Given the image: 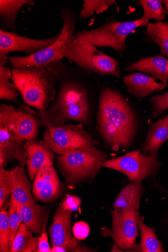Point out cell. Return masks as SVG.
<instances>
[{"label":"cell","mask_w":168,"mask_h":252,"mask_svg":"<svg viewBox=\"0 0 168 252\" xmlns=\"http://www.w3.org/2000/svg\"><path fill=\"white\" fill-rule=\"evenodd\" d=\"M33 112L47 128L63 126L69 120L86 124L90 116L88 91L74 81L63 82L54 102L44 111Z\"/></svg>","instance_id":"cell-1"},{"label":"cell","mask_w":168,"mask_h":252,"mask_svg":"<svg viewBox=\"0 0 168 252\" xmlns=\"http://www.w3.org/2000/svg\"><path fill=\"white\" fill-rule=\"evenodd\" d=\"M63 26L58 40L50 47L27 57H10L9 58L13 68L44 67L56 76L62 75L67 66L62 63L67 46L73 41L77 18L76 13L66 8L62 10Z\"/></svg>","instance_id":"cell-2"},{"label":"cell","mask_w":168,"mask_h":252,"mask_svg":"<svg viewBox=\"0 0 168 252\" xmlns=\"http://www.w3.org/2000/svg\"><path fill=\"white\" fill-rule=\"evenodd\" d=\"M55 76L44 67H24L12 70V80L23 101L38 111L45 110L55 99Z\"/></svg>","instance_id":"cell-3"},{"label":"cell","mask_w":168,"mask_h":252,"mask_svg":"<svg viewBox=\"0 0 168 252\" xmlns=\"http://www.w3.org/2000/svg\"><path fill=\"white\" fill-rule=\"evenodd\" d=\"M107 154L94 147L90 150L56 157L57 167L71 188L94 179L106 161Z\"/></svg>","instance_id":"cell-4"},{"label":"cell","mask_w":168,"mask_h":252,"mask_svg":"<svg viewBox=\"0 0 168 252\" xmlns=\"http://www.w3.org/2000/svg\"><path fill=\"white\" fill-rule=\"evenodd\" d=\"M149 21L144 16L131 21L111 20L98 28L77 32L74 40L87 42L97 48H110L123 54L127 49V36L138 28L148 27Z\"/></svg>","instance_id":"cell-5"},{"label":"cell","mask_w":168,"mask_h":252,"mask_svg":"<svg viewBox=\"0 0 168 252\" xmlns=\"http://www.w3.org/2000/svg\"><path fill=\"white\" fill-rule=\"evenodd\" d=\"M98 116L110 123L130 145L136 133L137 122L131 106L122 94L110 87L103 88L100 93Z\"/></svg>","instance_id":"cell-6"},{"label":"cell","mask_w":168,"mask_h":252,"mask_svg":"<svg viewBox=\"0 0 168 252\" xmlns=\"http://www.w3.org/2000/svg\"><path fill=\"white\" fill-rule=\"evenodd\" d=\"M64 57L87 73L121 77L119 62L87 42L73 40L66 47Z\"/></svg>","instance_id":"cell-7"},{"label":"cell","mask_w":168,"mask_h":252,"mask_svg":"<svg viewBox=\"0 0 168 252\" xmlns=\"http://www.w3.org/2000/svg\"><path fill=\"white\" fill-rule=\"evenodd\" d=\"M43 139L54 152L61 156L87 151L98 144L92 135L84 129L82 124L47 128Z\"/></svg>","instance_id":"cell-8"},{"label":"cell","mask_w":168,"mask_h":252,"mask_svg":"<svg viewBox=\"0 0 168 252\" xmlns=\"http://www.w3.org/2000/svg\"><path fill=\"white\" fill-rule=\"evenodd\" d=\"M0 125L22 142L36 140L43 126L40 118L29 107L16 108L5 104L0 105Z\"/></svg>","instance_id":"cell-9"},{"label":"cell","mask_w":168,"mask_h":252,"mask_svg":"<svg viewBox=\"0 0 168 252\" xmlns=\"http://www.w3.org/2000/svg\"><path fill=\"white\" fill-rule=\"evenodd\" d=\"M161 162L158 157L144 153L141 149L106 161L103 167L121 172L131 181H141L156 175Z\"/></svg>","instance_id":"cell-10"},{"label":"cell","mask_w":168,"mask_h":252,"mask_svg":"<svg viewBox=\"0 0 168 252\" xmlns=\"http://www.w3.org/2000/svg\"><path fill=\"white\" fill-rule=\"evenodd\" d=\"M137 210L130 208L123 213L111 211L112 217L111 230L104 227L101 234L112 237L114 242L123 250H133L140 252V244L135 242L138 237Z\"/></svg>","instance_id":"cell-11"},{"label":"cell","mask_w":168,"mask_h":252,"mask_svg":"<svg viewBox=\"0 0 168 252\" xmlns=\"http://www.w3.org/2000/svg\"><path fill=\"white\" fill-rule=\"evenodd\" d=\"M61 32L57 35L44 39H34L18 35L16 33L0 30V65H5L9 55L21 52L33 55L50 47L59 38Z\"/></svg>","instance_id":"cell-12"},{"label":"cell","mask_w":168,"mask_h":252,"mask_svg":"<svg viewBox=\"0 0 168 252\" xmlns=\"http://www.w3.org/2000/svg\"><path fill=\"white\" fill-rule=\"evenodd\" d=\"M65 191V186L53 163L46 165L37 172L33 186V195L36 200L52 202L61 197Z\"/></svg>","instance_id":"cell-13"},{"label":"cell","mask_w":168,"mask_h":252,"mask_svg":"<svg viewBox=\"0 0 168 252\" xmlns=\"http://www.w3.org/2000/svg\"><path fill=\"white\" fill-rule=\"evenodd\" d=\"M71 214L64 210L61 204L57 208L49 228L52 248L61 247L66 252H75L81 245L80 241L72 233Z\"/></svg>","instance_id":"cell-14"},{"label":"cell","mask_w":168,"mask_h":252,"mask_svg":"<svg viewBox=\"0 0 168 252\" xmlns=\"http://www.w3.org/2000/svg\"><path fill=\"white\" fill-rule=\"evenodd\" d=\"M27 159V153L22 142L0 125V167L5 168L14 160L24 167Z\"/></svg>","instance_id":"cell-15"},{"label":"cell","mask_w":168,"mask_h":252,"mask_svg":"<svg viewBox=\"0 0 168 252\" xmlns=\"http://www.w3.org/2000/svg\"><path fill=\"white\" fill-rule=\"evenodd\" d=\"M24 147L27 153L26 165L30 178L33 180L39 170L49 163L54 164V152L45 142L36 140L27 141Z\"/></svg>","instance_id":"cell-16"},{"label":"cell","mask_w":168,"mask_h":252,"mask_svg":"<svg viewBox=\"0 0 168 252\" xmlns=\"http://www.w3.org/2000/svg\"><path fill=\"white\" fill-rule=\"evenodd\" d=\"M50 210L49 206L39 205L33 198L29 203L20 205L22 223L33 233L41 235L46 230Z\"/></svg>","instance_id":"cell-17"},{"label":"cell","mask_w":168,"mask_h":252,"mask_svg":"<svg viewBox=\"0 0 168 252\" xmlns=\"http://www.w3.org/2000/svg\"><path fill=\"white\" fill-rule=\"evenodd\" d=\"M155 77L141 73H133L124 78L127 91L137 99L145 98L148 96L166 88L168 84L156 82Z\"/></svg>","instance_id":"cell-18"},{"label":"cell","mask_w":168,"mask_h":252,"mask_svg":"<svg viewBox=\"0 0 168 252\" xmlns=\"http://www.w3.org/2000/svg\"><path fill=\"white\" fill-rule=\"evenodd\" d=\"M125 70L151 74L164 84H167L168 81V59L163 55L141 58L138 61L127 65Z\"/></svg>","instance_id":"cell-19"},{"label":"cell","mask_w":168,"mask_h":252,"mask_svg":"<svg viewBox=\"0 0 168 252\" xmlns=\"http://www.w3.org/2000/svg\"><path fill=\"white\" fill-rule=\"evenodd\" d=\"M167 140L168 114L150 126L146 139L142 145V152L157 157L159 150Z\"/></svg>","instance_id":"cell-20"},{"label":"cell","mask_w":168,"mask_h":252,"mask_svg":"<svg viewBox=\"0 0 168 252\" xmlns=\"http://www.w3.org/2000/svg\"><path fill=\"white\" fill-rule=\"evenodd\" d=\"M11 196L20 205L29 203L34 198L32 194L33 187L28 179L24 167L17 166L10 170Z\"/></svg>","instance_id":"cell-21"},{"label":"cell","mask_w":168,"mask_h":252,"mask_svg":"<svg viewBox=\"0 0 168 252\" xmlns=\"http://www.w3.org/2000/svg\"><path fill=\"white\" fill-rule=\"evenodd\" d=\"M143 190L141 181H131L115 198L114 210L118 213H123L130 208L139 211Z\"/></svg>","instance_id":"cell-22"},{"label":"cell","mask_w":168,"mask_h":252,"mask_svg":"<svg viewBox=\"0 0 168 252\" xmlns=\"http://www.w3.org/2000/svg\"><path fill=\"white\" fill-rule=\"evenodd\" d=\"M27 5L34 6L35 3L33 0H1L0 17L2 27L5 30L11 31L12 32H15L18 12Z\"/></svg>","instance_id":"cell-23"},{"label":"cell","mask_w":168,"mask_h":252,"mask_svg":"<svg viewBox=\"0 0 168 252\" xmlns=\"http://www.w3.org/2000/svg\"><path fill=\"white\" fill-rule=\"evenodd\" d=\"M97 129L102 139L111 147L113 150L118 151L122 148L129 146L116 128L100 116H98Z\"/></svg>","instance_id":"cell-24"},{"label":"cell","mask_w":168,"mask_h":252,"mask_svg":"<svg viewBox=\"0 0 168 252\" xmlns=\"http://www.w3.org/2000/svg\"><path fill=\"white\" fill-rule=\"evenodd\" d=\"M138 227L140 235V252H165L162 243L157 239L155 234V229L147 225L142 221L139 211L136 213Z\"/></svg>","instance_id":"cell-25"},{"label":"cell","mask_w":168,"mask_h":252,"mask_svg":"<svg viewBox=\"0 0 168 252\" xmlns=\"http://www.w3.org/2000/svg\"><path fill=\"white\" fill-rule=\"evenodd\" d=\"M144 34L146 40L158 45L162 54L168 57V22H150Z\"/></svg>","instance_id":"cell-26"},{"label":"cell","mask_w":168,"mask_h":252,"mask_svg":"<svg viewBox=\"0 0 168 252\" xmlns=\"http://www.w3.org/2000/svg\"><path fill=\"white\" fill-rule=\"evenodd\" d=\"M39 239V237H34L33 233L22 223L14 239L10 252H36Z\"/></svg>","instance_id":"cell-27"},{"label":"cell","mask_w":168,"mask_h":252,"mask_svg":"<svg viewBox=\"0 0 168 252\" xmlns=\"http://www.w3.org/2000/svg\"><path fill=\"white\" fill-rule=\"evenodd\" d=\"M12 71L5 65H0V99L17 103L18 97L21 95L16 85L10 82Z\"/></svg>","instance_id":"cell-28"},{"label":"cell","mask_w":168,"mask_h":252,"mask_svg":"<svg viewBox=\"0 0 168 252\" xmlns=\"http://www.w3.org/2000/svg\"><path fill=\"white\" fill-rule=\"evenodd\" d=\"M136 4L142 7L143 16L150 20L154 19L157 22H160L164 20L168 14L161 0H138Z\"/></svg>","instance_id":"cell-29"},{"label":"cell","mask_w":168,"mask_h":252,"mask_svg":"<svg viewBox=\"0 0 168 252\" xmlns=\"http://www.w3.org/2000/svg\"><path fill=\"white\" fill-rule=\"evenodd\" d=\"M116 3L114 0H84L80 17L86 19L95 13L102 14Z\"/></svg>","instance_id":"cell-30"},{"label":"cell","mask_w":168,"mask_h":252,"mask_svg":"<svg viewBox=\"0 0 168 252\" xmlns=\"http://www.w3.org/2000/svg\"><path fill=\"white\" fill-rule=\"evenodd\" d=\"M8 221L10 227V247H12L15 237L22 223L20 205L11 196L9 200Z\"/></svg>","instance_id":"cell-31"},{"label":"cell","mask_w":168,"mask_h":252,"mask_svg":"<svg viewBox=\"0 0 168 252\" xmlns=\"http://www.w3.org/2000/svg\"><path fill=\"white\" fill-rule=\"evenodd\" d=\"M0 252H10L8 212L4 210L0 213Z\"/></svg>","instance_id":"cell-32"},{"label":"cell","mask_w":168,"mask_h":252,"mask_svg":"<svg viewBox=\"0 0 168 252\" xmlns=\"http://www.w3.org/2000/svg\"><path fill=\"white\" fill-rule=\"evenodd\" d=\"M11 188L10 170L0 167V209L2 210L3 206L11 195Z\"/></svg>","instance_id":"cell-33"},{"label":"cell","mask_w":168,"mask_h":252,"mask_svg":"<svg viewBox=\"0 0 168 252\" xmlns=\"http://www.w3.org/2000/svg\"><path fill=\"white\" fill-rule=\"evenodd\" d=\"M153 106L151 118L156 119L168 109V91L162 95H156L148 100Z\"/></svg>","instance_id":"cell-34"},{"label":"cell","mask_w":168,"mask_h":252,"mask_svg":"<svg viewBox=\"0 0 168 252\" xmlns=\"http://www.w3.org/2000/svg\"><path fill=\"white\" fill-rule=\"evenodd\" d=\"M81 204V199L76 196H67L62 202L63 208L68 212L73 213L77 211Z\"/></svg>","instance_id":"cell-35"},{"label":"cell","mask_w":168,"mask_h":252,"mask_svg":"<svg viewBox=\"0 0 168 252\" xmlns=\"http://www.w3.org/2000/svg\"><path fill=\"white\" fill-rule=\"evenodd\" d=\"M74 237L78 240H84L89 235L90 227L89 225L83 221H79L75 224L73 228Z\"/></svg>","instance_id":"cell-36"},{"label":"cell","mask_w":168,"mask_h":252,"mask_svg":"<svg viewBox=\"0 0 168 252\" xmlns=\"http://www.w3.org/2000/svg\"><path fill=\"white\" fill-rule=\"evenodd\" d=\"M36 252H52V249L48 241L47 232L45 231L43 232L39 237L38 248Z\"/></svg>","instance_id":"cell-37"},{"label":"cell","mask_w":168,"mask_h":252,"mask_svg":"<svg viewBox=\"0 0 168 252\" xmlns=\"http://www.w3.org/2000/svg\"><path fill=\"white\" fill-rule=\"evenodd\" d=\"M92 250L89 249L88 248L86 247H83L80 245L75 251V252H92Z\"/></svg>","instance_id":"cell-38"},{"label":"cell","mask_w":168,"mask_h":252,"mask_svg":"<svg viewBox=\"0 0 168 252\" xmlns=\"http://www.w3.org/2000/svg\"><path fill=\"white\" fill-rule=\"evenodd\" d=\"M111 252H123V250L120 248L118 245L114 242L113 248L111 250Z\"/></svg>","instance_id":"cell-39"},{"label":"cell","mask_w":168,"mask_h":252,"mask_svg":"<svg viewBox=\"0 0 168 252\" xmlns=\"http://www.w3.org/2000/svg\"><path fill=\"white\" fill-rule=\"evenodd\" d=\"M163 4H164L165 5L167 12L168 13V0H163Z\"/></svg>","instance_id":"cell-40"}]
</instances>
